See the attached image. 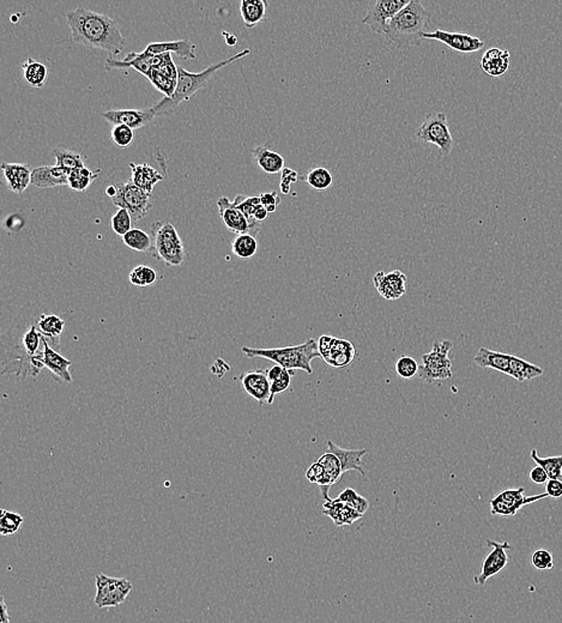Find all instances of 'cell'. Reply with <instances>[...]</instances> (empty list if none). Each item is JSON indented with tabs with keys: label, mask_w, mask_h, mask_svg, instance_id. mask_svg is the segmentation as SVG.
Returning <instances> with one entry per match:
<instances>
[{
	"label": "cell",
	"mask_w": 562,
	"mask_h": 623,
	"mask_svg": "<svg viewBox=\"0 0 562 623\" xmlns=\"http://www.w3.org/2000/svg\"><path fill=\"white\" fill-rule=\"evenodd\" d=\"M67 22L77 45L106 50L112 57L121 54L128 43L118 23L104 13L79 6L67 13Z\"/></svg>",
	"instance_id": "cell-1"
},
{
	"label": "cell",
	"mask_w": 562,
	"mask_h": 623,
	"mask_svg": "<svg viewBox=\"0 0 562 623\" xmlns=\"http://www.w3.org/2000/svg\"><path fill=\"white\" fill-rule=\"evenodd\" d=\"M249 53H251V50H244L224 62H219L211 65L207 67V70L198 72V74H192V72L184 70L182 67H178V85H177V90L174 93V95L170 97H163L161 101H158V104H153L150 109L155 116H168L170 113H173L180 106V104L190 100L197 91L207 87V83L210 82L211 78L214 77V74L217 71L224 69V67H227L236 60H239V59L245 58Z\"/></svg>",
	"instance_id": "cell-2"
},
{
	"label": "cell",
	"mask_w": 562,
	"mask_h": 623,
	"mask_svg": "<svg viewBox=\"0 0 562 623\" xmlns=\"http://www.w3.org/2000/svg\"><path fill=\"white\" fill-rule=\"evenodd\" d=\"M430 17V13L421 1L411 0L391 20L385 39L399 50L418 45L426 33L425 28Z\"/></svg>",
	"instance_id": "cell-3"
},
{
	"label": "cell",
	"mask_w": 562,
	"mask_h": 623,
	"mask_svg": "<svg viewBox=\"0 0 562 623\" xmlns=\"http://www.w3.org/2000/svg\"><path fill=\"white\" fill-rule=\"evenodd\" d=\"M241 351L251 359H266L275 364H280L289 371H306L307 374H313L312 361L322 357L318 349V342L315 339H308L307 342L285 348H271V349H254V348L242 347Z\"/></svg>",
	"instance_id": "cell-4"
},
{
	"label": "cell",
	"mask_w": 562,
	"mask_h": 623,
	"mask_svg": "<svg viewBox=\"0 0 562 623\" xmlns=\"http://www.w3.org/2000/svg\"><path fill=\"white\" fill-rule=\"evenodd\" d=\"M11 329L16 331V334L13 331L8 330L10 334V352L13 350L15 357H13L10 364L18 362L20 368H18V376L22 371L25 373L27 376H33V367L32 362L36 356L40 355L43 351V339L45 337L42 336L41 332L39 331L36 327V322H30L27 327H17L13 325Z\"/></svg>",
	"instance_id": "cell-5"
},
{
	"label": "cell",
	"mask_w": 562,
	"mask_h": 623,
	"mask_svg": "<svg viewBox=\"0 0 562 623\" xmlns=\"http://www.w3.org/2000/svg\"><path fill=\"white\" fill-rule=\"evenodd\" d=\"M151 236L153 241L151 254L158 261L170 268H179L184 264L186 258L185 248L177 228L170 221L163 219L151 224Z\"/></svg>",
	"instance_id": "cell-6"
},
{
	"label": "cell",
	"mask_w": 562,
	"mask_h": 623,
	"mask_svg": "<svg viewBox=\"0 0 562 623\" xmlns=\"http://www.w3.org/2000/svg\"><path fill=\"white\" fill-rule=\"evenodd\" d=\"M453 348L451 341H435L430 352L422 355V364L418 369V376L426 384L434 381L450 379L452 376V364L448 352Z\"/></svg>",
	"instance_id": "cell-7"
},
{
	"label": "cell",
	"mask_w": 562,
	"mask_h": 623,
	"mask_svg": "<svg viewBox=\"0 0 562 623\" xmlns=\"http://www.w3.org/2000/svg\"><path fill=\"white\" fill-rule=\"evenodd\" d=\"M96 596L95 605L100 609L114 608L121 605L128 598L132 591V582L125 578H114L104 573L95 577Z\"/></svg>",
	"instance_id": "cell-8"
},
{
	"label": "cell",
	"mask_w": 562,
	"mask_h": 623,
	"mask_svg": "<svg viewBox=\"0 0 562 623\" xmlns=\"http://www.w3.org/2000/svg\"><path fill=\"white\" fill-rule=\"evenodd\" d=\"M416 137L423 143L437 145L445 156L450 155L453 149V138L447 116L444 113L428 114L416 131Z\"/></svg>",
	"instance_id": "cell-9"
},
{
	"label": "cell",
	"mask_w": 562,
	"mask_h": 623,
	"mask_svg": "<svg viewBox=\"0 0 562 623\" xmlns=\"http://www.w3.org/2000/svg\"><path fill=\"white\" fill-rule=\"evenodd\" d=\"M116 196L112 199L113 204L119 209H125L132 216L133 222L138 223L151 207L150 196L137 187L131 180L116 184Z\"/></svg>",
	"instance_id": "cell-10"
},
{
	"label": "cell",
	"mask_w": 562,
	"mask_h": 623,
	"mask_svg": "<svg viewBox=\"0 0 562 623\" xmlns=\"http://www.w3.org/2000/svg\"><path fill=\"white\" fill-rule=\"evenodd\" d=\"M548 498L547 493L538 495L525 496L524 488L505 489L491 501V513L493 516H514L518 511L526 505Z\"/></svg>",
	"instance_id": "cell-11"
},
{
	"label": "cell",
	"mask_w": 562,
	"mask_h": 623,
	"mask_svg": "<svg viewBox=\"0 0 562 623\" xmlns=\"http://www.w3.org/2000/svg\"><path fill=\"white\" fill-rule=\"evenodd\" d=\"M408 3L406 0H376L364 17L362 25H368L374 33L385 35L391 20Z\"/></svg>",
	"instance_id": "cell-12"
},
{
	"label": "cell",
	"mask_w": 562,
	"mask_h": 623,
	"mask_svg": "<svg viewBox=\"0 0 562 623\" xmlns=\"http://www.w3.org/2000/svg\"><path fill=\"white\" fill-rule=\"evenodd\" d=\"M217 207H219V217L228 231H232L236 235H244V234L258 235V233L261 231V223L249 222L247 217L227 197L219 198Z\"/></svg>",
	"instance_id": "cell-13"
},
{
	"label": "cell",
	"mask_w": 562,
	"mask_h": 623,
	"mask_svg": "<svg viewBox=\"0 0 562 623\" xmlns=\"http://www.w3.org/2000/svg\"><path fill=\"white\" fill-rule=\"evenodd\" d=\"M487 545L492 547V552L484 557L481 567V573L476 575L474 578V582L477 585H484L487 582L488 579L495 577L496 574L500 573L505 567L509 563V556H507V550L511 549V545L509 542H493L488 540Z\"/></svg>",
	"instance_id": "cell-14"
},
{
	"label": "cell",
	"mask_w": 562,
	"mask_h": 623,
	"mask_svg": "<svg viewBox=\"0 0 562 623\" xmlns=\"http://www.w3.org/2000/svg\"><path fill=\"white\" fill-rule=\"evenodd\" d=\"M422 39L437 40L448 46L451 50H457L460 53H474L479 52L484 47V42L479 37L472 36L463 33H451L444 30L437 29L430 33L423 34Z\"/></svg>",
	"instance_id": "cell-15"
},
{
	"label": "cell",
	"mask_w": 562,
	"mask_h": 623,
	"mask_svg": "<svg viewBox=\"0 0 562 623\" xmlns=\"http://www.w3.org/2000/svg\"><path fill=\"white\" fill-rule=\"evenodd\" d=\"M35 362L41 366L42 368H47L48 371L57 376L58 379L64 381L65 384L72 383V376L70 373L71 361L67 359L65 356H62L58 351L54 350L53 348L48 344L47 339H43V351L36 357Z\"/></svg>",
	"instance_id": "cell-16"
},
{
	"label": "cell",
	"mask_w": 562,
	"mask_h": 623,
	"mask_svg": "<svg viewBox=\"0 0 562 623\" xmlns=\"http://www.w3.org/2000/svg\"><path fill=\"white\" fill-rule=\"evenodd\" d=\"M373 283L385 300H398L406 293V276L401 270L379 271L373 277Z\"/></svg>",
	"instance_id": "cell-17"
},
{
	"label": "cell",
	"mask_w": 562,
	"mask_h": 623,
	"mask_svg": "<svg viewBox=\"0 0 562 623\" xmlns=\"http://www.w3.org/2000/svg\"><path fill=\"white\" fill-rule=\"evenodd\" d=\"M104 119L113 126L116 125H126L128 128L137 130L144 128L155 119L151 109H113V111H104Z\"/></svg>",
	"instance_id": "cell-18"
},
{
	"label": "cell",
	"mask_w": 562,
	"mask_h": 623,
	"mask_svg": "<svg viewBox=\"0 0 562 623\" xmlns=\"http://www.w3.org/2000/svg\"><path fill=\"white\" fill-rule=\"evenodd\" d=\"M240 383L245 392L256 399L259 404L269 402L271 386L266 376V369L245 371L244 374H241Z\"/></svg>",
	"instance_id": "cell-19"
},
{
	"label": "cell",
	"mask_w": 562,
	"mask_h": 623,
	"mask_svg": "<svg viewBox=\"0 0 562 623\" xmlns=\"http://www.w3.org/2000/svg\"><path fill=\"white\" fill-rule=\"evenodd\" d=\"M165 53L177 54L181 59H195L196 45L189 40L153 42V43L146 46V48L143 52L138 54H139V57L148 58V57H155V55H161V54Z\"/></svg>",
	"instance_id": "cell-20"
},
{
	"label": "cell",
	"mask_w": 562,
	"mask_h": 623,
	"mask_svg": "<svg viewBox=\"0 0 562 623\" xmlns=\"http://www.w3.org/2000/svg\"><path fill=\"white\" fill-rule=\"evenodd\" d=\"M71 172L58 165H43L34 168L32 173V185L38 189H52L57 186H69Z\"/></svg>",
	"instance_id": "cell-21"
},
{
	"label": "cell",
	"mask_w": 562,
	"mask_h": 623,
	"mask_svg": "<svg viewBox=\"0 0 562 623\" xmlns=\"http://www.w3.org/2000/svg\"><path fill=\"white\" fill-rule=\"evenodd\" d=\"M324 507V514L329 516L337 528H343V526H350L354 524L356 520L362 518V514L357 512L355 508H352L349 505L341 502L337 498L331 499L330 496L325 499V502L322 505Z\"/></svg>",
	"instance_id": "cell-22"
},
{
	"label": "cell",
	"mask_w": 562,
	"mask_h": 623,
	"mask_svg": "<svg viewBox=\"0 0 562 623\" xmlns=\"http://www.w3.org/2000/svg\"><path fill=\"white\" fill-rule=\"evenodd\" d=\"M8 190L13 193L22 194L29 185H32V173L29 165L21 163H6L1 165Z\"/></svg>",
	"instance_id": "cell-23"
},
{
	"label": "cell",
	"mask_w": 562,
	"mask_h": 623,
	"mask_svg": "<svg viewBox=\"0 0 562 623\" xmlns=\"http://www.w3.org/2000/svg\"><path fill=\"white\" fill-rule=\"evenodd\" d=\"M511 357L512 355H509V354H504L500 351L491 350L488 348L482 347L476 352L474 362L479 367L493 369V371H499V373L509 376Z\"/></svg>",
	"instance_id": "cell-24"
},
{
	"label": "cell",
	"mask_w": 562,
	"mask_h": 623,
	"mask_svg": "<svg viewBox=\"0 0 562 623\" xmlns=\"http://www.w3.org/2000/svg\"><path fill=\"white\" fill-rule=\"evenodd\" d=\"M318 462L324 467V475H322V479L319 481L318 486L322 488L324 499H327V498H329L327 491L334 484L341 481L342 476H343V471H342L339 459L336 457L335 454L330 453V452L322 454V457L318 459Z\"/></svg>",
	"instance_id": "cell-25"
},
{
	"label": "cell",
	"mask_w": 562,
	"mask_h": 623,
	"mask_svg": "<svg viewBox=\"0 0 562 623\" xmlns=\"http://www.w3.org/2000/svg\"><path fill=\"white\" fill-rule=\"evenodd\" d=\"M327 452L335 454L341 462V467L343 474L348 471H357L361 475H364L362 467V457L367 453V450H347L342 449L341 446L336 445L335 442L329 440L327 441Z\"/></svg>",
	"instance_id": "cell-26"
},
{
	"label": "cell",
	"mask_w": 562,
	"mask_h": 623,
	"mask_svg": "<svg viewBox=\"0 0 562 623\" xmlns=\"http://www.w3.org/2000/svg\"><path fill=\"white\" fill-rule=\"evenodd\" d=\"M130 168L132 170L131 182L137 187H139L142 191H144L145 193L149 194V196H151L153 187L165 179V177L158 170H155L153 167L148 165V163L136 165V163L131 162Z\"/></svg>",
	"instance_id": "cell-27"
},
{
	"label": "cell",
	"mask_w": 562,
	"mask_h": 623,
	"mask_svg": "<svg viewBox=\"0 0 562 623\" xmlns=\"http://www.w3.org/2000/svg\"><path fill=\"white\" fill-rule=\"evenodd\" d=\"M482 70L491 77L498 78L506 74L509 67V52L500 48H491L484 53L481 62Z\"/></svg>",
	"instance_id": "cell-28"
},
{
	"label": "cell",
	"mask_w": 562,
	"mask_h": 623,
	"mask_svg": "<svg viewBox=\"0 0 562 623\" xmlns=\"http://www.w3.org/2000/svg\"><path fill=\"white\" fill-rule=\"evenodd\" d=\"M253 158L258 167L266 174L282 173L285 170V158L281 153L273 151L268 145H259L252 150Z\"/></svg>",
	"instance_id": "cell-29"
},
{
	"label": "cell",
	"mask_w": 562,
	"mask_h": 623,
	"mask_svg": "<svg viewBox=\"0 0 562 623\" xmlns=\"http://www.w3.org/2000/svg\"><path fill=\"white\" fill-rule=\"evenodd\" d=\"M354 357H355V348L352 343L338 338L334 339L331 350L327 355L322 356V359L325 360L327 364L337 368L347 367L352 364Z\"/></svg>",
	"instance_id": "cell-30"
},
{
	"label": "cell",
	"mask_w": 562,
	"mask_h": 623,
	"mask_svg": "<svg viewBox=\"0 0 562 623\" xmlns=\"http://www.w3.org/2000/svg\"><path fill=\"white\" fill-rule=\"evenodd\" d=\"M268 3L264 0H241L240 16L248 29L264 21Z\"/></svg>",
	"instance_id": "cell-31"
},
{
	"label": "cell",
	"mask_w": 562,
	"mask_h": 623,
	"mask_svg": "<svg viewBox=\"0 0 562 623\" xmlns=\"http://www.w3.org/2000/svg\"><path fill=\"white\" fill-rule=\"evenodd\" d=\"M36 327L47 341L50 339L55 345L60 344V336L65 329L64 319L55 314H41L36 319Z\"/></svg>",
	"instance_id": "cell-32"
},
{
	"label": "cell",
	"mask_w": 562,
	"mask_h": 623,
	"mask_svg": "<svg viewBox=\"0 0 562 623\" xmlns=\"http://www.w3.org/2000/svg\"><path fill=\"white\" fill-rule=\"evenodd\" d=\"M543 374V369L536 364H530L528 361L512 355L509 364V376L519 383L536 379Z\"/></svg>",
	"instance_id": "cell-33"
},
{
	"label": "cell",
	"mask_w": 562,
	"mask_h": 623,
	"mask_svg": "<svg viewBox=\"0 0 562 623\" xmlns=\"http://www.w3.org/2000/svg\"><path fill=\"white\" fill-rule=\"evenodd\" d=\"M53 155L55 157V165L69 172L85 168L87 156L79 151L69 148H58L54 149Z\"/></svg>",
	"instance_id": "cell-34"
},
{
	"label": "cell",
	"mask_w": 562,
	"mask_h": 623,
	"mask_svg": "<svg viewBox=\"0 0 562 623\" xmlns=\"http://www.w3.org/2000/svg\"><path fill=\"white\" fill-rule=\"evenodd\" d=\"M123 242L125 246H128V248H131L136 252H153V236L148 234L146 231L138 229V228H132L126 235L123 236Z\"/></svg>",
	"instance_id": "cell-35"
},
{
	"label": "cell",
	"mask_w": 562,
	"mask_h": 623,
	"mask_svg": "<svg viewBox=\"0 0 562 623\" xmlns=\"http://www.w3.org/2000/svg\"><path fill=\"white\" fill-rule=\"evenodd\" d=\"M27 83L33 88H42L47 82L48 70L41 62H35L33 58L27 59L22 65Z\"/></svg>",
	"instance_id": "cell-36"
},
{
	"label": "cell",
	"mask_w": 562,
	"mask_h": 623,
	"mask_svg": "<svg viewBox=\"0 0 562 623\" xmlns=\"http://www.w3.org/2000/svg\"><path fill=\"white\" fill-rule=\"evenodd\" d=\"M100 172L101 170L92 172L88 168L72 170L69 175V187L71 190L77 191V192H85L90 187L92 182L99 178Z\"/></svg>",
	"instance_id": "cell-37"
},
{
	"label": "cell",
	"mask_w": 562,
	"mask_h": 623,
	"mask_svg": "<svg viewBox=\"0 0 562 623\" xmlns=\"http://www.w3.org/2000/svg\"><path fill=\"white\" fill-rule=\"evenodd\" d=\"M232 251L238 258L242 260H248L256 256L258 251V241L256 236L244 234L238 235L233 241Z\"/></svg>",
	"instance_id": "cell-38"
},
{
	"label": "cell",
	"mask_w": 562,
	"mask_h": 623,
	"mask_svg": "<svg viewBox=\"0 0 562 623\" xmlns=\"http://www.w3.org/2000/svg\"><path fill=\"white\" fill-rule=\"evenodd\" d=\"M530 457L533 462L536 463V465L543 467L548 474L549 479H558L562 482V454L561 456H553V457H546L542 458L537 454V450H531Z\"/></svg>",
	"instance_id": "cell-39"
},
{
	"label": "cell",
	"mask_w": 562,
	"mask_h": 623,
	"mask_svg": "<svg viewBox=\"0 0 562 623\" xmlns=\"http://www.w3.org/2000/svg\"><path fill=\"white\" fill-rule=\"evenodd\" d=\"M128 280L136 287L146 288L155 285L158 280V275L153 268L146 265H138L130 273Z\"/></svg>",
	"instance_id": "cell-40"
},
{
	"label": "cell",
	"mask_w": 562,
	"mask_h": 623,
	"mask_svg": "<svg viewBox=\"0 0 562 623\" xmlns=\"http://www.w3.org/2000/svg\"><path fill=\"white\" fill-rule=\"evenodd\" d=\"M25 523V518L20 513L11 512L3 508L0 514V535L10 536L20 531Z\"/></svg>",
	"instance_id": "cell-41"
},
{
	"label": "cell",
	"mask_w": 562,
	"mask_h": 623,
	"mask_svg": "<svg viewBox=\"0 0 562 623\" xmlns=\"http://www.w3.org/2000/svg\"><path fill=\"white\" fill-rule=\"evenodd\" d=\"M306 182L317 191H325L330 189L334 182L330 170L322 167H317L307 173Z\"/></svg>",
	"instance_id": "cell-42"
},
{
	"label": "cell",
	"mask_w": 562,
	"mask_h": 623,
	"mask_svg": "<svg viewBox=\"0 0 562 623\" xmlns=\"http://www.w3.org/2000/svg\"><path fill=\"white\" fill-rule=\"evenodd\" d=\"M337 499L341 501V502H344V504L349 505V506H352V508H355L357 512L361 513L362 516H364V513L367 512L368 507H369V502H368V500L364 496H361L360 494H357L352 488H347V489H344L338 496H337Z\"/></svg>",
	"instance_id": "cell-43"
},
{
	"label": "cell",
	"mask_w": 562,
	"mask_h": 623,
	"mask_svg": "<svg viewBox=\"0 0 562 623\" xmlns=\"http://www.w3.org/2000/svg\"><path fill=\"white\" fill-rule=\"evenodd\" d=\"M148 79L151 82L153 87L156 88L158 90L161 91L162 94L165 95V97H170V96H173L174 93L177 90L178 81H177V79L168 78V77H165V76L160 74V72H158L156 70L151 71V74H150Z\"/></svg>",
	"instance_id": "cell-44"
},
{
	"label": "cell",
	"mask_w": 562,
	"mask_h": 623,
	"mask_svg": "<svg viewBox=\"0 0 562 623\" xmlns=\"http://www.w3.org/2000/svg\"><path fill=\"white\" fill-rule=\"evenodd\" d=\"M112 141L118 148L126 149L130 148L135 142V130L128 128L126 125H116L113 126L112 132H111Z\"/></svg>",
	"instance_id": "cell-45"
},
{
	"label": "cell",
	"mask_w": 562,
	"mask_h": 623,
	"mask_svg": "<svg viewBox=\"0 0 562 623\" xmlns=\"http://www.w3.org/2000/svg\"><path fill=\"white\" fill-rule=\"evenodd\" d=\"M233 203L247 217L249 222L258 223L253 216H254L256 207L261 204V197H247V196H241L240 194V196H236Z\"/></svg>",
	"instance_id": "cell-46"
},
{
	"label": "cell",
	"mask_w": 562,
	"mask_h": 623,
	"mask_svg": "<svg viewBox=\"0 0 562 623\" xmlns=\"http://www.w3.org/2000/svg\"><path fill=\"white\" fill-rule=\"evenodd\" d=\"M132 216L125 209H119L111 219V226L116 235L125 236L132 229Z\"/></svg>",
	"instance_id": "cell-47"
},
{
	"label": "cell",
	"mask_w": 562,
	"mask_h": 623,
	"mask_svg": "<svg viewBox=\"0 0 562 623\" xmlns=\"http://www.w3.org/2000/svg\"><path fill=\"white\" fill-rule=\"evenodd\" d=\"M418 369L420 366L416 360L410 356L402 355L395 364V371L403 379H411L413 376H418Z\"/></svg>",
	"instance_id": "cell-48"
},
{
	"label": "cell",
	"mask_w": 562,
	"mask_h": 623,
	"mask_svg": "<svg viewBox=\"0 0 562 623\" xmlns=\"http://www.w3.org/2000/svg\"><path fill=\"white\" fill-rule=\"evenodd\" d=\"M293 376L294 371L285 369L283 374H282L280 378H277V379L273 380V381L270 383L271 390H270V398L268 404H273V401H275V397L285 392V391L290 388V385H292V378H293Z\"/></svg>",
	"instance_id": "cell-49"
},
{
	"label": "cell",
	"mask_w": 562,
	"mask_h": 623,
	"mask_svg": "<svg viewBox=\"0 0 562 623\" xmlns=\"http://www.w3.org/2000/svg\"><path fill=\"white\" fill-rule=\"evenodd\" d=\"M531 565L538 570H548L554 568L553 555L546 549H538L531 556Z\"/></svg>",
	"instance_id": "cell-50"
},
{
	"label": "cell",
	"mask_w": 562,
	"mask_h": 623,
	"mask_svg": "<svg viewBox=\"0 0 562 623\" xmlns=\"http://www.w3.org/2000/svg\"><path fill=\"white\" fill-rule=\"evenodd\" d=\"M259 197H261V205L268 210L269 214H273V212L277 210L278 205L281 204V198L278 197V193L276 191L264 192Z\"/></svg>",
	"instance_id": "cell-51"
},
{
	"label": "cell",
	"mask_w": 562,
	"mask_h": 623,
	"mask_svg": "<svg viewBox=\"0 0 562 623\" xmlns=\"http://www.w3.org/2000/svg\"><path fill=\"white\" fill-rule=\"evenodd\" d=\"M546 493L548 498L560 499L562 498V482L558 479H549L546 484Z\"/></svg>",
	"instance_id": "cell-52"
},
{
	"label": "cell",
	"mask_w": 562,
	"mask_h": 623,
	"mask_svg": "<svg viewBox=\"0 0 562 623\" xmlns=\"http://www.w3.org/2000/svg\"><path fill=\"white\" fill-rule=\"evenodd\" d=\"M529 479L531 482L536 483V484H543V483L549 481L547 471L540 465H536L530 470Z\"/></svg>",
	"instance_id": "cell-53"
},
{
	"label": "cell",
	"mask_w": 562,
	"mask_h": 623,
	"mask_svg": "<svg viewBox=\"0 0 562 623\" xmlns=\"http://www.w3.org/2000/svg\"><path fill=\"white\" fill-rule=\"evenodd\" d=\"M322 475H324V467H322V464L319 462L312 464L310 469H308L306 472L307 479H308L310 482L317 483V484H318L319 481L322 479Z\"/></svg>",
	"instance_id": "cell-54"
},
{
	"label": "cell",
	"mask_w": 562,
	"mask_h": 623,
	"mask_svg": "<svg viewBox=\"0 0 562 623\" xmlns=\"http://www.w3.org/2000/svg\"><path fill=\"white\" fill-rule=\"evenodd\" d=\"M334 339H335V337H331V336H327V334H324V336H322L320 339H319L318 349L322 357L324 355H327V352L331 350Z\"/></svg>",
	"instance_id": "cell-55"
},
{
	"label": "cell",
	"mask_w": 562,
	"mask_h": 623,
	"mask_svg": "<svg viewBox=\"0 0 562 623\" xmlns=\"http://www.w3.org/2000/svg\"><path fill=\"white\" fill-rule=\"evenodd\" d=\"M296 182H298V173L295 170H289V168H285V170H282L281 182L287 184V185H292V184H295Z\"/></svg>",
	"instance_id": "cell-56"
},
{
	"label": "cell",
	"mask_w": 562,
	"mask_h": 623,
	"mask_svg": "<svg viewBox=\"0 0 562 623\" xmlns=\"http://www.w3.org/2000/svg\"><path fill=\"white\" fill-rule=\"evenodd\" d=\"M0 623H11V616L8 614V604L4 597H0Z\"/></svg>",
	"instance_id": "cell-57"
},
{
	"label": "cell",
	"mask_w": 562,
	"mask_h": 623,
	"mask_svg": "<svg viewBox=\"0 0 562 623\" xmlns=\"http://www.w3.org/2000/svg\"><path fill=\"white\" fill-rule=\"evenodd\" d=\"M268 216H269V212L268 210L265 209L263 205H259V207H256V210L254 211V219H256V222L261 223L264 222L265 219H268Z\"/></svg>",
	"instance_id": "cell-58"
},
{
	"label": "cell",
	"mask_w": 562,
	"mask_h": 623,
	"mask_svg": "<svg viewBox=\"0 0 562 623\" xmlns=\"http://www.w3.org/2000/svg\"><path fill=\"white\" fill-rule=\"evenodd\" d=\"M222 34H224V36L227 37V39H226V42H227L228 46H232L233 47V46H235L236 43H238V39H236L235 35H229V34L226 33V32H224Z\"/></svg>",
	"instance_id": "cell-59"
},
{
	"label": "cell",
	"mask_w": 562,
	"mask_h": 623,
	"mask_svg": "<svg viewBox=\"0 0 562 623\" xmlns=\"http://www.w3.org/2000/svg\"><path fill=\"white\" fill-rule=\"evenodd\" d=\"M106 194H107L109 198H114L116 196V185L108 186L107 189H106Z\"/></svg>",
	"instance_id": "cell-60"
},
{
	"label": "cell",
	"mask_w": 562,
	"mask_h": 623,
	"mask_svg": "<svg viewBox=\"0 0 562 623\" xmlns=\"http://www.w3.org/2000/svg\"><path fill=\"white\" fill-rule=\"evenodd\" d=\"M280 187H281L282 193H289L290 185H287V184H283V182H281V184H280Z\"/></svg>",
	"instance_id": "cell-61"
}]
</instances>
